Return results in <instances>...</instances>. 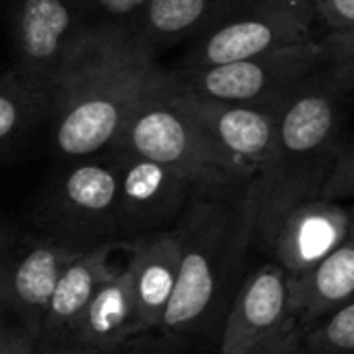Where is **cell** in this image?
<instances>
[{
	"label": "cell",
	"mask_w": 354,
	"mask_h": 354,
	"mask_svg": "<svg viewBox=\"0 0 354 354\" xmlns=\"http://www.w3.org/2000/svg\"><path fill=\"white\" fill-rule=\"evenodd\" d=\"M158 73L145 35L81 27L52 87L56 151L75 160L108 153Z\"/></svg>",
	"instance_id": "6da1fadb"
},
{
	"label": "cell",
	"mask_w": 354,
	"mask_h": 354,
	"mask_svg": "<svg viewBox=\"0 0 354 354\" xmlns=\"http://www.w3.org/2000/svg\"><path fill=\"white\" fill-rule=\"evenodd\" d=\"M174 230L183 259L162 330L176 336L220 334L249 274L247 253L255 243L253 195L195 197Z\"/></svg>",
	"instance_id": "7a4b0ae2"
},
{
	"label": "cell",
	"mask_w": 354,
	"mask_h": 354,
	"mask_svg": "<svg viewBox=\"0 0 354 354\" xmlns=\"http://www.w3.org/2000/svg\"><path fill=\"white\" fill-rule=\"evenodd\" d=\"M340 100L342 93L317 73L284 104L270 156L251 187L255 243L263 249L295 207L322 197L342 149Z\"/></svg>",
	"instance_id": "3957f363"
},
{
	"label": "cell",
	"mask_w": 354,
	"mask_h": 354,
	"mask_svg": "<svg viewBox=\"0 0 354 354\" xmlns=\"http://www.w3.org/2000/svg\"><path fill=\"white\" fill-rule=\"evenodd\" d=\"M114 147L176 170L195 185L199 197H241L255 183L185 108L172 75L164 71L137 102Z\"/></svg>",
	"instance_id": "277c9868"
},
{
	"label": "cell",
	"mask_w": 354,
	"mask_h": 354,
	"mask_svg": "<svg viewBox=\"0 0 354 354\" xmlns=\"http://www.w3.org/2000/svg\"><path fill=\"white\" fill-rule=\"evenodd\" d=\"M120 174L114 158L83 160L64 170L39 197L33 224L66 247L91 251L120 243Z\"/></svg>",
	"instance_id": "5b68a950"
},
{
	"label": "cell",
	"mask_w": 354,
	"mask_h": 354,
	"mask_svg": "<svg viewBox=\"0 0 354 354\" xmlns=\"http://www.w3.org/2000/svg\"><path fill=\"white\" fill-rule=\"evenodd\" d=\"M322 71L319 39L253 56L247 60L189 68L174 81L191 91L220 102L247 106H280Z\"/></svg>",
	"instance_id": "8992f818"
},
{
	"label": "cell",
	"mask_w": 354,
	"mask_h": 354,
	"mask_svg": "<svg viewBox=\"0 0 354 354\" xmlns=\"http://www.w3.org/2000/svg\"><path fill=\"white\" fill-rule=\"evenodd\" d=\"M85 251L46 234H19L8 224L0 241V305L37 338L62 272Z\"/></svg>",
	"instance_id": "52a82bcc"
},
{
	"label": "cell",
	"mask_w": 354,
	"mask_h": 354,
	"mask_svg": "<svg viewBox=\"0 0 354 354\" xmlns=\"http://www.w3.org/2000/svg\"><path fill=\"white\" fill-rule=\"evenodd\" d=\"M313 0H263L212 29L193 52V66H216L313 41Z\"/></svg>",
	"instance_id": "ba28073f"
},
{
	"label": "cell",
	"mask_w": 354,
	"mask_h": 354,
	"mask_svg": "<svg viewBox=\"0 0 354 354\" xmlns=\"http://www.w3.org/2000/svg\"><path fill=\"white\" fill-rule=\"evenodd\" d=\"M120 174V236L153 234L174 228L189 203L199 197L195 185L176 170L122 147L108 151Z\"/></svg>",
	"instance_id": "9c48e42d"
},
{
	"label": "cell",
	"mask_w": 354,
	"mask_h": 354,
	"mask_svg": "<svg viewBox=\"0 0 354 354\" xmlns=\"http://www.w3.org/2000/svg\"><path fill=\"white\" fill-rule=\"evenodd\" d=\"M299 330L290 276L272 261L249 272L220 332V354H257Z\"/></svg>",
	"instance_id": "30bf717a"
},
{
	"label": "cell",
	"mask_w": 354,
	"mask_h": 354,
	"mask_svg": "<svg viewBox=\"0 0 354 354\" xmlns=\"http://www.w3.org/2000/svg\"><path fill=\"white\" fill-rule=\"evenodd\" d=\"M172 83L185 108L203 124L212 139L228 156H232L253 176V180H257L270 156L284 104L247 106L220 102L183 89L174 77Z\"/></svg>",
	"instance_id": "8fae6325"
},
{
	"label": "cell",
	"mask_w": 354,
	"mask_h": 354,
	"mask_svg": "<svg viewBox=\"0 0 354 354\" xmlns=\"http://www.w3.org/2000/svg\"><path fill=\"white\" fill-rule=\"evenodd\" d=\"M351 239V207L324 197L295 207L280 224L270 251L290 278H299Z\"/></svg>",
	"instance_id": "7c38bea8"
},
{
	"label": "cell",
	"mask_w": 354,
	"mask_h": 354,
	"mask_svg": "<svg viewBox=\"0 0 354 354\" xmlns=\"http://www.w3.org/2000/svg\"><path fill=\"white\" fill-rule=\"evenodd\" d=\"M79 31L71 0H21L15 17V66L52 89Z\"/></svg>",
	"instance_id": "4fadbf2b"
},
{
	"label": "cell",
	"mask_w": 354,
	"mask_h": 354,
	"mask_svg": "<svg viewBox=\"0 0 354 354\" xmlns=\"http://www.w3.org/2000/svg\"><path fill=\"white\" fill-rule=\"evenodd\" d=\"M139 311V334L164 326L180 274V241L174 228L124 243Z\"/></svg>",
	"instance_id": "5bb4252c"
},
{
	"label": "cell",
	"mask_w": 354,
	"mask_h": 354,
	"mask_svg": "<svg viewBox=\"0 0 354 354\" xmlns=\"http://www.w3.org/2000/svg\"><path fill=\"white\" fill-rule=\"evenodd\" d=\"M122 245L124 243H108L85 251L62 272L41 326V344L71 346L75 328L83 311L102 288V284L108 282L118 270V266H114L110 257L114 249Z\"/></svg>",
	"instance_id": "9a60e30c"
},
{
	"label": "cell",
	"mask_w": 354,
	"mask_h": 354,
	"mask_svg": "<svg viewBox=\"0 0 354 354\" xmlns=\"http://www.w3.org/2000/svg\"><path fill=\"white\" fill-rule=\"evenodd\" d=\"M139 334V311L133 278L127 261L114 276L102 284L83 311L71 346L89 348L100 354H116L133 336Z\"/></svg>",
	"instance_id": "2e32d148"
},
{
	"label": "cell",
	"mask_w": 354,
	"mask_h": 354,
	"mask_svg": "<svg viewBox=\"0 0 354 354\" xmlns=\"http://www.w3.org/2000/svg\"><path fill=\"white\" fill-rule=\"evenodd\" d=\"M354 303V239L311 272L290 278V309L301 332Z\"/></svg>",
	"instance_id": "e0dca14e"
},
{
	"label": "cell",
	"mask_w": 354,
	"mask_h": 354,
	"mask_svg": "<svg viewBox=\"0 0 354 354\" xmlns=\"http://www.w3.org/2000/svg\"><path fill=\"white\" fill-rule=\"evenodd\" d=\"M52 114V89L23 75L15 64L0 79V147L8 156Z\"/></svg>",
	"instance_id": "ac0fdd59"
},
{
	"label": "cell",
	"mask_w": 354,
	"mask_h": 354,
	"mask_svg": "<svg viewBox=\"0 0 354 354\" xmlns=\"http://www.w3.org/2000/svg\"><path fill=\"white\" fill-rule=\"evenodd\" d=\"M207 12V0H147L143 25L147 37L168 39L195 29Z\"/></svg>",
	"instance_id": "d6986e66"
},
{
	"label": "cell",
	"mask_w": 354,
	"mask_h": 354,
	"mask_svg": "<svg viewBox=\"0 0 354 354\" xmlns=\"http://www.w3.org/2000/svg\"><path fill=\"white\" fill-rule=\"evenodd\" d=\"M322 75L342 95L354 91V27L330 29L319 37Z\"/></svg>",
	"instance_id": "ffe728a7"
},
{
	"label": "cell",
	"mask_w": 354,
	"mask_h": 354,
	"mask_svg": "<svg viewBox=\"0 0 354 354\" xmlns=\"http://www.w3.org/2000/svg\"><path fill=\"white\" fill-rule=\"evenodd\" d=\"M303 353L354 354V303L303 332Z\"/></svg>",
	"instance_id": "44dd1931"
},
{
	"label": "cell",
	"mask_w": 354,
	"mask_h": 354,
	"mask_svg": "<svg viewBox=\"0 0 354 354\" xmlns=\"http://www.w3.org/2000/svg\"><path fill=\"white\" fill-rule=\"evenodd\" d=\"M322 197L330 201L354 199V145H342L338 162L322 191Z\"/></svg>",
	"instance_id": "7402d4cb"
},
{
	"label": "cell",
	"mask_w": 354,
	"mask_h": 354,
	"mask_svg": "<svg viewBox=\"0 0 354 354\" xmlns=\"http://www.w3.org/2000/svg\"><path fill=\"white\" fill-rule=\"evenodd\" d=\"M0 354H39V338L21 322L2 313Z\"/></svg>",
	"instance_id": "603a6c76"
},
{
	"label": "cell",
	"mask_w": 354,
	"mask_h": 354,
	"mask_svg": "<svg viewBox=\"0 0 354 354\" xmlns=\"http://www.w3.org/2000/svg\"><path fill=\"white\" fill-rule=\"evenodd\" d=\"M313 6L328 29L354 27V0H313Z\"/></svg>",
	"instance_id": "cb8c5ba5"
},
{
	"label": "cell",
	"mask_w": 354,
	"mask_h": 354,
	"mask_svg": "<svg viewBox=\"0 0 354 354\" xmlns=\"http://www.w3.org/2000/svg\"><path fill=\"white\" fill-rule=\"evenodd\" d=\"M257 354H303V332L295 330L292 334L280 338L278 342L270 344Z\"/></svg>",
	"instance_id": "d4e9b609"
},
{
	"label": "cell",
	"mask_w": 354,
	"mask_h": 354,
	"mask_svg": "<svg viewBox=\"0 0 354 354\" xmlns=\"http://www.w3.org/2000/svg\"><path fill=\"white\" fill-rule=\"evenodd\" d=\"M95 2L112 15H127V12H133L137 8L145 6L147 0H95Z\"/></svg>",
	"instance_id": "484cf974"
},
{
	"label": "cell",
	"mask_w": 354,
	"mask_h": 354,
	"mask_svg": "<svg viewBox=\"0 0 354 354\" xmlns=\"http://www.w3.org/2000/svg\"><path fill=\"white\" fill-rule=\"evenodd\" d=\"M39 354H100L89 348L81 346H58V344H41L39 342Z\"/></svg>",
	"instance_id": "4316f807"
},
{
	"label": "cell",
	"mask_w": 354,
	"mask_h": 354,
	"mask_svg": "<svg viewBox=\"0 0 354 354\" xmlns=\"http://www.w3.org/2000/svg\"><path fill=\"white\" fill-rule=\"evenodd\" d=\"M351 239H354V207H351Z\"/></svg>",
	"instance_id": "83f0119b"
},
{
	"label": "cell",
	"mask_w": 354,
	"mask_h": 354,
	"mask_svg": "<svg viewBox=\"0 0 354 354\" xmlns=\"http://www.w3.org/2000/svg\"><path fill=\"white\" fill-rule=\"evenodd\" d=\"M303 354H307V353H303Z\"/></svg>",
	"instance_id": "f1b7e54d"
}]
</instances>
